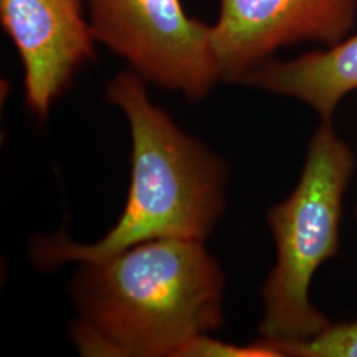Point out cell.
<instances>
[{
	"instance_id": "1",
	"label": "cell",
	"mask_w": 357,
	"mask_h": 357,
	"mask_svg": "<svg viewBox=\"0 0 357 357\" xmlns=\"http://www.w3.org/2000/svg\"><path fill=\"white\" fill-rule=\"evenodd\" d=\"M225 280L204 241L160 238L98 264L72 284L79 312L73 335L91 356H175L222 321Z\"/></svg>"
},
{
	"instance_id": "2",
	"label": "cell",
	"mask_w": 357,
	"mask_h": 357,
	"mask_svg": "<svg viewBox=\"0 0 357 357\" xmlns=\"http://www.w3.org/2000/svg\"><path fill=\"white\" fill-rule=\"evenodd\" d=\"M106 97L125 113L130 125L132 153L126 206L98 243L79 245L64 234L36 238L31 255L38 268L98 264L160 238L204 241L224 211L225 163L150 101L141 76L118 75Z\"/></svg>"
},
{
	"instance_id": "3",
	"label": "cell",
	"mask_w": 357,
	"mask_h": 357,
	"mask_svg": "<svg viewBox=\"0 0 357 357\" xmlns=\"http://www.w3.org/2000/svg\"><path fill=\"white\" fill-rule=\"evenodd\" d=\"M355 171L351 147L321 121L290 196L268 212L277 262L262 287L264 339L290 343L326 330L331 320L311 302L318 268L336 257L345 192Z\"/></svg>"
},
{
	"instance_id": "4",
	"label": "cell",
	"mask_w": 357,
	"mask_h": 357,
	"mask_svg": "<svg viewBox=\"0 0 357 357\" xmlns=\"http://www.w3.org/2000/svg\"><path fill=\"white\" fill-rule=\"evenodd\" d=\"M94 38L144 81L203 100L218 79L212 26L181 0H88Z\"/></svg>"
},
{
	"instance_id": "5",
	"label": "cell",
	"mask_w": 357,
	"mask_h": 357,
	"mask_svg": "<svg viewBox=\"0 0 357 357\" xmlns=\"http://www.w3.org/2000/svg\"><path fill=\"white\" fill-rule=\"evenodd\" d=\"M357 0H220L212 44L221 79L240 82L282 47H332L352 29Z\"/></svg>"
},
{
	"instance_id": "6",
	"label": "cell",
	"mask_w": 357,
	"mask_h": 357,
	"mask_svg": "<svg viewBox=\"0 0 357 357\" xmlns=\"http://www.w3.org/2000/svg\"><path fill=\"white\" fill-rule=\"evenodd\" d=\"M85 0H0V22L24 66L26 103L38 119L96 56Z\"/></svg>"
},
{
	"instance_id": "7",
	"label": "cell",
	"mask_w": 357,
	"mask_h": 357,
	"mask_svg": "<svg viewBox=\"0 0 357 357\" xmlns=\"http://www.w3.org/2000/svg\"><path fill=\"white\" fill-rule=\"evenodd\" d=\"M240 84L291 97L312 107L321 121H331L342 98L357 89V35L324 52H311L290 61H266Z\"/></svg>"
},
{
	"instance_id": "8",
	"label": "cell",
	"mask_w": 357,
	"mask_h": 357,
	"mask_svg": "<svg viewBox=\"0 0 357 357\" xmlns=\"http://www.w3.org/2000/svg\"><path fill=\"white\" fill-rule=\"evenodd\" d=\"M268 342L277 347L282 356L357 357V320L331 323L326 330L302 342Z\"/></svg>"
},
{
	"instance_id": "9",
	"label": "cell",
	"mask_w": 357,
	"mask_h": 357,
	"mask_svg": "<svg viewBox=\"0 0 357 357\" xmlns=\"http://www.w3.org/2000/svg\"><path fill=\"white\" fill-rule=\"evenodd\" d=\"M281 357V352L266 339L249 345L225 343L200 335L183 345L175 357Z\"/></svg>"
},
{
	"instance_id": "10",
	"label": "cell",
	"mask_w": 357,
	"mask_h": 357,
	"mask_svg": "<svg viewBox=\"0 0 357 357\" xmlns=\"http://www.w3.org/2000/svg\"><path fill=\"white\" fill-rule=\"evenodd\" d=\"M356 217H357V209H356Z\"/></svg>"
}]
</instances>
